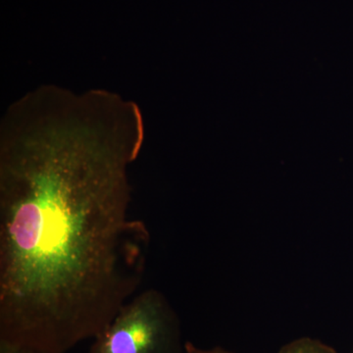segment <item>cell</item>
Returning a JSON list of instances; mask_svg holds the SVG:
<instances>
[{
	"instance_id": "1",
	"label": "cell",
	"mask_w": 353,
	"mask_h": 353,
	"mask_svg": "<svg viewBox=\"0 0 353 353\" xmlns=\"http://www.w3.org/2000/svg\"><path fill=\"white\" fill-rule=\"evenodd\" d=\"M138 104L108 90L27 92L0 124V343L66 353L138 290L150 230L132 218Z\"/></svg>"
},
{
	"instance_id": "2",
	"label": "cell",
	"mask_w": 353,
	"mask_h": 353,
	"mask_svg": "<svg viewBox=\"0 0 353 353\" xmlns=\"http://www.w3.org/2000/svg\"><path fill=\"white\" fill-rule=\"evenodd\" d=\"M92 340L88 353H185L178 315L157 289L134 294Z\"/></svg>"
},
{
	"instance_id": "3",
	"label": "cell",
	"mask_w": 353,
	"mask_h": 353,
	"mask_svg": "<svg viewBox=\"0 0 353 353\" xmlns=\"http://www.w3.org/2000/svg\"><path fill=\"white\" fill-rule=\"evenodd\" d=\"M279 353H336V352L334 348L315 339L301 338L285 345Z\"/></svg>"
},
{
	"instance_id": "4",
	"label": "cell",
	"mask_w": 353,
	"mask_h": 353,
	"mask_svg": "<svg viewBox=\"0 0 353 353\" xmlns=\"http://www.w3.org/2000/svg\"><path fill=\"white\" fill-rule=\"evenodd\" d=\"M185 353H232L222 347H213L211 350H202L196 347L194 343H187L185 345Z\"/></svg>"
},
{
	"instance_id": "5",
	"label": "cell",
	"mask_w": 353,
	"mask_h": 353,
	"mask_svg": "<svg viewBox=\"0 0 353 353\" xmlns=\"http://www.w3.org/2000/svg\"><path fill=\"white\" fill-rule=\"evenodd\" d=\"M0 353H41L27 348L13 347V345L0 343Z\"/></svg>"
},
{
	"instance_id": "6",
	"label": "cell",
	"mask_w": 353,
	"mask_h": 353,
	"mask_svg": "<svg viewBox=\"0 0 353 353\" xmlns=\"http://www.w3.org/2000/svg\"><path fill=\"white\" fill-rule=\"evenodd\" d=\"M352 353H353V350H352Z\"/></svg>"
}]
</instances>
